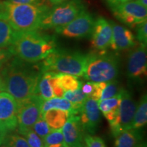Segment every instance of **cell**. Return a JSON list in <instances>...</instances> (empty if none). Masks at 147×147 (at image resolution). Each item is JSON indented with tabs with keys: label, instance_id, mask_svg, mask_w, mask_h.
Masks as SVG:
<instances>
[{
	"label": "cell",
	"instance_id": "obj_27",
	"mask_svg": "<svg viewBox=\"0 0 147 147\" xmlns=\"http://www.w3.org/2000/svg\"><path fill=\"white\" fill-rule=\"evenodd\" d=\"M16 131L26 140L30 147H45L43 139L35 133L32 128L16 127Z\"/></svg>",
	"mask_w": 147,
	"mask_h": 147
},
{
	"label": "cell",
	"instance_id": "obj_43",
	"mask_svg": "<svg viewBox=\"0 0 147 147\" xmlns=\"http://www.w3.org/2000/svg\"><path fill=\"white\" fill-rule=\"evenodd\" d=\"M138 147H146V142H142V144H141Z\"/></svg>",
	"mask_w": 147,
	"mask_h": 147
},
{
	"label": "cell",
	"instance_id": "obj_4",
	"mask_svg": "<svg viewBox=\"0 0 147 147\" xmlns=\"http://www.w3.org/2000/svg\"><path fill=\"white\" fill-rule=\"evenodd\" d=\"M87 60L88 54L79 51L56 49L42 60L40 65L42 71L83 77Z\"/></svg>",
	"mask_w": 147,
	"mask_h": 147
},
{
	"label": "cell",
	"instance_id": "obj_42",
	"mask_svg": "<svg viewBox=\"0 0 147 147\" xmlns=\"http://www.w3.org/2000/svg\"><path fill=\"white\" fill-rule=\"evenodd\" d=\"M0 91H3V82L1 76H0Z\"/></svg>",
	"mask_w": 147,
	"mask_h": 147
},
{
	"label": "cell",
	"instance_id": "obj_16",
	"mask_svg": "<svg viewBox=\"0 0 147 147\" xmlns=\"http://www.w3.org/2000/svg\"><path fill=\"white\" fill-rule=\"evenodd\" d=\"M113 27V36L110 47L118 52L131 49L136 45V37L129 29L110 21Z\"/></svg>",
	"mask_w": 147,
	"mask_h": 147
},
{
	"label": "cell",
	"instance_id": "obj_25",
	"mask_svg": "<svg viewBox=\"0 0 147 147\" xmlns=\"http://www.w3.org/2000/svg\"><path fill=\"white\" fill-rule=\"evenodd\" d=\"M59 83L64 91H75L82 87V83L76 76L67 74H57Z\"/></svg>",
	"mask_w": 147,
	"mask_h": 147
},
{
	"label": "cell",
	"instance_id": "obj_9",
	"mask_svg": "<svg viewBox=\"0 0 147 147\" xmlns=\"http://www.w3.org/2000/svg\"><path fill=\"white\" fill-rule=\"evenodd\" d=\"M95 19L87 10L64 26L55 29L59 35L69 38H85L91 36Z\"/></svg>",
	"mask_w": 147,
	"mask_h": 147
},
{
	"label": "cell",
	"instance_id": "obj_10",
	"mask_svg": "<svg viewBox=\"0 0 147 147\" xmlns=\"http://www.w3.org/2000/svg\"><path fill=\"white\" fill-rule=\"evenodd\" d=\"M43 101L39 95L35 94L17 102V127L32 128L42 116Z\"/></svg>",
	"mask_w": 147,
	"mask_h": 147
},
{
	"label": "cell",
	"instance_id": "obj_1",
	"mask_svg": "<svg viewBox=\"0 0 147 147\" xmlns=\"http://www.w3.org/2000/svg\"><path fill=\"white\" fill-rule=\"evenodd\" d=\"M1 71L3 91L17 102L36 94L37 86L42 71L40 63H29L13 56Z\"/></svg>",
	"mask_w": 147,
	"mask_h": 147
},
{
	"label": "cell",
	"instance_id": "obj_13",
	"mask_svg": "<svg viewBox=\"0 0 147 147\" xmlns=\"http://www.w3.org/2000/svg\"><path fill=\"white\" fill-rule=\"evenodd\" d=\"M113 36V27L105 18L99 17L95 21L91 34V46L94 51H106L110 48Z\"/></svg>",
	"mask_w": 147,
	"mask_h": 147
},
{
	"label": "cell",
	"instance_id": "obj_19",
	"mask_svg": "<svg viewBox=\"0 0 147 147\" xmlns=\"http://www.w3.org/2000/svg\"><path fill=\"white\" fill-rule=\"evenodd\" d=\"M121 103L120 92L118 95L110 98L97 101L99 109L108 122L114 120L118 115Z\"/></svg>",
	"mask_w": 147,
	"mask_h": 147
},
{
	"label": "cell",
	"instance_id": "obj_45",
	"mask_svg": "<svg viewBox=\"0 0 147 147\" xmlns=\"http://www.w3.org/2000/svg\"><path fill=\"white\" fill-rule=\"evenodd\" d=\"M62 147H69V146H68L67 144H66V145H65V146H62Z\"/></svg>",
	"mask_w": 147,
	"mask_h": 147
},
{
	"label": "cell",
	"instance_id": "obj_31",
	"mask_svg": "<svg viewBox=\"0 0 147 147\" xmlns=\"http://www.w3.org/2000/svg\"><path fill=\"white\" fill-rule=\"evenodd\" d=\"M84 141L86 147H106L105 142L102 138L91 134H84Z\"/></svg>",
	"mask_w": 147,
	"mask_h": 147
},
{
	"label": "cell",
	"instance_id": "obj_34",
	"mask_svg": "<svg viewBox=\"0 0 147 147\" xmlns=\"http://www.w3.org/2000/svg\"><path fill=\"white\" fill-rule=\"evenodd\" d=\"M13 57V55L9 50V49L5 48H0V69L4 66V65L11 58Z\"/></svg>",
	"mask_w": 147,
	"mask_h": 147
},
{
	"label": "cell",
	"instance_id": "obj_23",
	"mask_svg": "<svg viewBox=\"0 0 147 147\" xmlns=\"http://www.w3.org/2000/svg\"><path fill=\"white\" fill-rule=\"evenodd\" d=\"M53 71H43L37 86L36 94L39 95L44 100L55 97L51 78L53 74Z\"/></svg>",
	"mask_w": 147,
	"mask_h": 147
},
{
	"label": "cell",
	"instance_id": "obj_33",
	"mask_svg": "<svg viewBox=\"0 0 147 147\" xmlns=\"http://www.w3.org/2000/svg\"><path fill=\"white\" fill-rule=\"evenodd\" d=\"M51 83L52 86L53 93H54L55 97H63L64 91L62 89L59 83L57 78V73H53V76L51 78Z\"/></svg>",
	"mask_w": 147,
	"mask_h": 147
},
{
	"label": "cell",
	"instance_id": "obj_44",
	"mask_svg": "<svg viewBox=\"0 0 147 147\" xmlns=\"http://www.w3.org/2000/svg\"><path fill=\"white\" fill-rule=\"evenodd\" d=\"M0 147H8V146H7L6 145H5V144H4V143L2 142V144H0Z\"/></svg>",
	"mask_w": 147,
	"mask_h": 147
},
{
	"label": "cell",
	"instance_id": "obj_26",
	"mask_svg": "<svg viewBox=\"0 0 147 147\" xmlns=\"http://www.w3.org/2000/svg\"><path fill=\"white\" fill-rule=\"evenodd\" d=\"M15 32L7 22L0 20V48L8 47L12 44Z\"/></svg>",
	"mask_w": 147,
	"mask_h": 147
},
{
	"label": "cell",
	"instance_id": "obj_38",
	"mask_svg": "<svg viewBox=\"0 0 147 147\" xmlns=\"http://www.w3.org/2000/svg\"><path fill=\"white\" fill-rule=\"evenodd\" d=\"M136 1L140 3L142 6L147 8V0H136Z\"/></svg>",
	"mask_w": 147,
	"mask_h": 147
},
{
	"label": "cell",
	"instance_id": "obj_5",
	"mask_svg": "<svg viewBox=\"0 0 147 147\" xmlns=\"http://www.w3.org/2000/svg\"><path fill=\"white\" fill-rule=\"evenodd\" d=\"M119 73V59L117 54L95 51L88 54L84 78L93 82H109L115 80Z\"/></svg>",
	"mask_w": 147,
	"mask_h": 147
},
{
	"label": "cell",
	"instance_id": "obj_28",
	"mask_svg": "<svg viewBox=\"0 0 147 147\" xmlns=\"http://www.w3.org/2000/svg\"><path fill=\"white\" fill-rule=\"evenodd\" d=\"M45 147H62L66 145L61 129H53L43 138Z\"/></svg>",
	"mask_w": 147,
	"mask_h": 147
},
{
	"label": "cell",
	"instance_id": "obj_35",
	"mask_svg": "<svg viewBox=\"0 0 147 147\" xmlns=\"http://www.w3.org/2000/svg\"><path fill=\"white\" fill-rule=\"evenodd\" d=\"M8 2L18 3V4H32V5H42L45 4L44 0H6Z\"/></svg>",
	"mask_w": 147,
	"mask_h": 147
},
{
	"label": "cell",
	"instance_id": "obj_46",
	"mask_svg": "<svg viewBox=\"0 0 147 147\" xmlns=\"http://www.w3.org/2000/svg\"><path fill=\"white\" fill-rule=\"evenodd\" d=\"M84 147H86V146H85V145H84Z\"/></svg>",
	"mask_w": 147,
	"mask_h": 147
},
{
	"label": "cell",
	"instance_id": "obj_40",
	"mask_svg": "<svg viewBox=\"0 0 147 147\" xmlns=\"http://www.w3.org/2000/svg\"><path fill=\"white\" fill-rule=\"evenodd\" d=\"M49 1L52 3H53V4H57V3L63 2V1H65V0H49Z\"/></svg>",
	"mask_w": 147,
	"mask_h": 147
},
{
	"label": "cell",
	"instance_id": "obj_36",
	"mask_svg": "<svg viewBox=\"0 0 147 147\" xmlns=\"http://www.w3.org/2000/svg\"><path fill=\"white\" fill-rule=\"evenodd\" d=\"M81 89L84 94H86L88 97H89L93 90V82L91 81L87 82L85 84H82Z\"/></svg>",
	"mask_w": 147,
	"mask_h": 147
},
{
	"label": "cell",
	"instance_id": "obj_29",
	"mask_svg": "<svg viewBox=\"0 0 147 147\" xmlns=\"http://www.w3.org/2000/svg\"><path fill=\"white\" fill-rule=\"evenodd\" d=\"M3 143L8 147H30L21 135L12 131H9L6 134Z\"/></svg>",
	"mask_w": 147,
	"mask_h": 147
},
{
	"label": "cell",
	"instance_id": "obj_39",
	"mask_svg": "<svg viewBox=\"0 0 147 147\" xmlns=\"http://www.w3.org/2000/svg\"><path fill=\"white\" fill-rule=\"evenodd\" d=\"M134 1V0H115V3H114V5L116 4H119V3H124V2H127V1ZM112 5V6H113Z\"/></svg>",
	"mask_w": 147,
	"mask_h": 147
},
{
	"label": "cell",
	"instance_id": "obj_30",
	"mask_svg": "<svg viewBox=\"0 0 147 147\" xmlns=\"http://www.w3.org/2000/svg\"><path fill=\"white\" fill-rule=\"evenodd\" d=\"M32 129L34 130L35 133L38 134L42 139L47 136L48 134L53 130L51 129V128L47 124V123L46 122L42 116L35 123Z\"/></svg>",
	"mask_w": 147,
	"mask_h": 147
},
{
	"label": "cell",
	"instance_id": "obj_32",
	"mask_svg": "<svg viewBox=\"0 0 147 147\" xmlns=\"http://www.w3.org/2000/svg\"><path fill=\"white\" fill-rule=\"evenodd\" d=\"M136 39L140 42L146 46L147 44V21H144L136 26Z\"/></svg>",
	"mask_w": 147,
	"mask_h": 147
},
{
	"label": "cell",
	"instance_id": "obj_12",
	"mask_svg": "<svg viewBox=\"0 0 147 147\" xmlns=\"http://www.w3.org/2000/svg\"><path fill=\"white\" fill-rule=\"evenodd\" d=\"M78 116L84 134L93 135L101 122V114L97 101L87 97L79 111Z\"/></svg>",
	"mask_w": 147,
	"mask_h": 147
},
{
	"label": "cell",
	"instance_id": "obj_14",
	"mask_svg": "<svg viewBox=\"0 0 147 147\" xmlns=\"http://www.w3.org/2000/svg\"><path fill=\"white\" fill-rule=\"evenodd\" d=\"M0 122L10 131L17 127V102L7 92H0Z\"/></svg>",
	"mask_w": 147,
	"mask_h": 147
},
{
	"label": "cell",
	"instance_id": "obj_21",
	"mask_svg": "<svg viewBox=\"0 0 147 147\" xmlns=\"http://www.w3.org/2000/svg\"><path fill=\"white\" fill-rule=\"evenodd\" d=\"M52 109L61 110L67 111L71 115H78L72 104L64 97H53L44 100L42 105V114Z\"/></svg>",
	"mask_w": 147,
	"mask_h": 147
},
{
	"label": "cell",
	"instance_id": "obj_8",
	"mask_svg": "<svg viewBox=\"0 0 147 147\" xmlns=\"http://www.w3.org/2000/svg\"><path fill=\"white\" fill-rule=\"evenodd\" d=\"M111 9L117 20L131 28L147 20L146 8L134 0L114 5Z\"/></svg>",
	"mask_w": 147,
	"mask_h": 147
},
{
	"label": "cell",
	"instance_id": "obj_18",
	"mask_svg": "<svg viewBox=\"0 0 147 147\" xmlns=\"http://www.w3.org/2000/svg\"><path fill=\"white\" fill-rule=\"evenodd\" d=\"M121 89L116 80L109 82H93V92L89 97L96 101L106 100L118 95Z\"/></svg>",
	"mask_w": 147,
	"mask_h": 147
},
{
	"label": "cell",
	"instance_id": "obj_11",
	"mask_svg": "<svg viewBox=\"0 0 147 147\" xmlns=\"http://www.w3.org/2000/svg\"><path fill=\"white\" fill-rule=\"evenodd\" d=\"M127 59V76L132 82H140L146 77V46L140 44L131 49Z\"/></svg>",
	"mask_w": 147,
	"mask_h": 147
},
{
	"label": "cell",
	"instance_id": "obj_24",
	"mask_svg": "<svg viewBox=\"0 0 147 147\" xmlns=\"http://www.w3.org/2000/svg\"><path fill=\"white\" fill-rule=\"evenodd\" d=\"M63 97L68 100L72 104L74 108L78 115L80 108H82L85 100L89 97L84 94L82 92L81 88H80L75 91H64Z\"/></svg>",
	"mask_w": 147,
	"mask_h": 147
},
{
	"label": "cell",
	"instance_id": "obj_7",
	"mask_svg": "<svg viewBox=\"0 0 147 147\" xmlns=\"http://www.w3.org/2000/svg\"><path fill=\"white\" fill-rule=\"evenodd\" d=\"M121 103L118 115L114 120L110 121V132L114 137L125 130L131 128L137 104L129 91L125 89L120 91Z\"/></svg>",
	"mask_w": 147,
	"mask_h": 147
},
{
	"label": "cell",
	"instance_id": "obj_41",
	"mask_svg": "<svg viewBox=\"0 0 147 147\" xmlns=\"http://www.w3.org/2000/svg\"><path fill=\"white\" fill-rule=\"evenodd\" d=\"M106 1H107V2L110 6H112L114 4V3H115V0H106Z\"/></svg>",
	"mask_w": 147,
	"mask_h": 147
},
{
	"label": "cell",
	"instance_id": "obj_6",
	"mask_svg": "<svg viewBox=\"0 0 147 147\" xmlns=\"http://www.w3.org/2000/svg\"><path fill=\"white\" fill-rule=\"evenodd\" d=\"M45 14L40 21V29H51L64 26L86 10L81 0H69L55 4Z\"/></svg>",
	"mask_w": 147,
	"mask_h": 147
},
{
	"label": "cell",
	"instance_id": "obj_22",
	"mask_svg": "<svg viewBox=\"0 0 147 147\" xmlns=\"http://www.w3.org/2000/svg\"><path fill=\"white\" fill-rule=\"evenodd\" d=\"M147 123V95L144 94L141 97L134 115L131 128L142 129Z\"/></svg>",
	"mask_w": 147,
	"mask_h": 147
},
{
	"label": "cell",
	"instance_id": "obj_37",
	"mask_svg": "<svg viewBox=\"0 0 147 147\" xmlns=\"http://www.w3.org/2000/svg\"><path fill=\"white\" fill-rule=\"evenodd\" d=\"M10 131L3 125L0 122V144H2L3 140L6 134Z\"/></svg>",
	"mask_w": 147,
	"mask_h": 147
},
{
	"label": "cell",
	"instance_id": "obj_3",
	"mask_svg": "<svg viewBox=\"0 0 147 147\" xmlns=\"http://www.w3.org/2000/svg\"><path fill=\"white\" fill-rule=\"evenodd\" d=\"M49 8L45 4H18L0 1V20L7 22L16 32L37 30Z\"/></svg>",
	"mask_w": 147,
	"mask_h": 147
},
{
	"label": "cell",
	"instance_id": "obj_15",
	"mask_svg": "<svg viewBox=\"0 0 147 147\" xmlns=\"http://www.w3.org/2000/svg\"><path fill=\"white\" fill-rule=\"evenodd\" d=\"M65 144L69 147H84V132L78 115H71L61 129Z\"/></svg>",
	"mask_w": 147,
	"mask_h": 147
},
{
	"label": "cell",
	"instance_id": "obj_20",
	"mask_svg": "<svg viewBox=\"0 0 147 147\" xmlns=\"http://www.w3.org/2000/svg\"><path fill=\"white\" fill-rule=\"evenodd\" d=\"M69 116L68 112L57 109L49 110L42 114V117L51 129H61Z\"/></svg>",
	"mask_w": 147,
	"mask_h": 147
},
{
	"label": "cell",
	"instance_id": "obj_17",
	"mask_svg": "<svg viewBox=\"0 0 147 147\" xmlns=\"http://www.w3.org/2000/svg\"><path fill=\"white\" fill-rule=\"evenodd\" d=\"M144 142L142 129L130 128L115 137L114 147H138Z\"/></svg>",
	"mask_w": 147,
	"mask_h": 147
},
{
	"label": "cell",
	"instance_id": "obj_2",
	"mask_svg": "<svg viewBox=\"0 0 147 147\" xmlns=\"http://www.w3.org/2000/svg\"><path fill=\"white\" fill-rule=\"evenodd\" d=\"M13 56L29 63H38L57 49L56 38L39 29L16 32L8 47Z\"/></svg>",
	"mask_w": 147,
	"mask_h": 147
}]
</instances>
